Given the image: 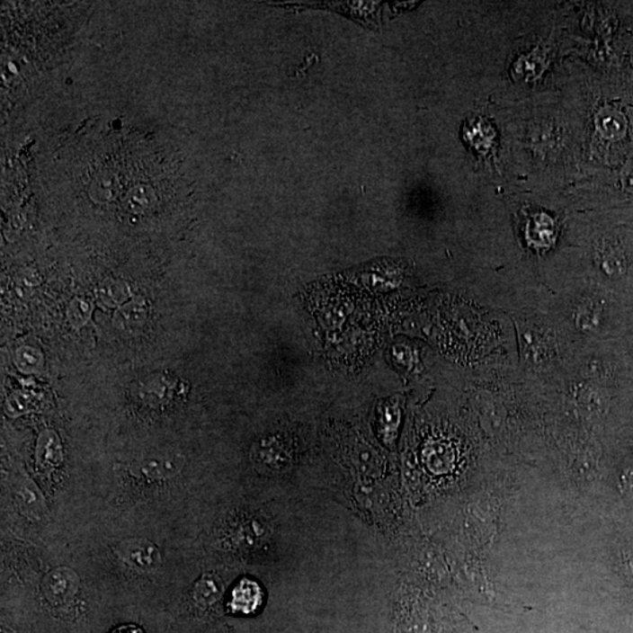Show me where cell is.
I'll return each mask as SVG.
<instances>
[{
    "mask_svg": "<svg viewBox=\"0 0 633 633\" xmlns=\"http://www.w3.org/2000/svg\"><path fill=\"white\" fill-rule=\"evenodd\" d=\"M111 633H144V631H142L140 627H137V625L129 624L121 625V627L115 629Z\"/></svg>",
    "mask_w": 633,
    "mask_h": 633,
    "instance_id": "5bb4252c",
    "label": "cell"
},
{
    "mask_svg": "<svg viewBox=\"0 0 633 633\" xmlns=\"http://www.w3.org/2000/svg\"><path fill=\"white\" fill-rule=\"evenodd\" d=\"M38 403L37 397L29 392H15L6 401L7 415L18 416L32 411Z\"/></svg>",
    "mask_w": 633,
    "mask_h": 633,
    "instance_id": "30bf717a",
    "label": "cell"
},
{
    "mask_svg": "<svg viewBox=\"0 0 633 633\" xmlns=\"http://www.w3.org/2000/svg\"><path fill=\"white\" fill-rule=\"evenodd\" d=\"M600 312L593 305H582L577 312V324L581 329L593 330L600 324Z\"/></svg>",
    "mask_w": 633,
    "mask_h": 633,
    "instance_id": "7c38bea8",
    "label": "cell"
},
{
    "mask_svg": "<svg viewBox=\"0 0 633 633\" xmlns=\"http://www.w3.org/2000/svg\"><path fill=\"white\" fill-rule=\"evenodd\" d=\"M223 586L215 575L206 574L200 578L192 590V597L201 607H211L222 596Z\"/></svg>",
    "mask_w": 633,
    "mask_h": 633,
    "instance_id": "52a82bcc",
    "label": "cell"
},
{
    "mask_svg": "<svg viewBox=\"0 0 633 633\" xmlns=\"http://www.w3.org/2000/svg\"><path fill=\"white\" fill-rule=\"evenodd\" d=\"M119 561L135 571L149 573L161 566V553L156 544L141 539H130L115 547Z\"/></svg>",
    "mask_w": 633,
    "mask_h": 633,
    "instance_id": "6da1fadb",
    "label": "cell"
},
{
    "mask_svg": "<svg viewBox=\"0 0 633 633\" xmlns=\"http://www.w3.org/2000/svg\"><path fill=\"white\" fill-rule=\"evenodd\" d=\"M79 588V578L67 567H58L46 575L42 581V593L49 603L61 605L76 596Z\"/></svg>",
    "mask_w": 633,
    "mask_h": 633,
    "instance_id": "7a4b0ae2",
    "label": "cell"
},
{
    "mask_svg": "<svg viewBox=\"0 0 633 633\" xmlns=\"http://www.w3.org/2000/svg\"><path fill=\"white\" fill-rule=\"evenodd\" d=\"M92 304L84 299H75L69 304L67 316L69 323L75 329L86 325L92 315Z\"/></svg>",
    "mask_w": 633,
    "mask_h": 633,
    "instance_id": "8fae6325",
    "label": "cell"
},
{
    "mask_svg": "<svg viewBox=\"0 0 633 633\" xmlns=\"http://www.w3.org/2000/svg\"><path fill=\"white\" fill-rule=\"evenodd\" d=\"M148 307L145 299H135L123 304L115 312L113 324L115 329L125 334H135L145 325Z\"/></svg>",
    "mask_w": 633,
    "mask_h": 633,
    "instance_id": "5b68a950",
    "label": "cell"
},
{
    "mask_svg": "<svg viewBox=\"0 0 633 633\" xmlns=\"http://www.w3.org/2000/svg\"><path fill=\"white\" fill-rule=\"evenodd\" d=\"M37 462L41 468H52L63 461V449L59 436L51 430L44 431L38 439Z\"/></svg>",
    "mask_w": 633,
    "mask_h": 633,
    "instance_id": "8992f818",
    "label": "cell"
},
{
    "mask_svg": "<svg viewBox=\"0 0 633 633\" xmlns=\"http://www.w3.org/2000/svg\"><path fill=\"white\" fill-rule=\"evenodd\" d=\"M132 292L126 281L107 280L99 287V297L107 307H122L129 300Z\"/></svg>",
    "mask_w": 633,
    "mask_h": 633,
    "instance_id": "ba28073f",
    "label": "cell"
},
{
    "mask_svg": "<svg viewBox=\"0 0 633 633\" xmlns=\"http://www.w3.org/2000/svg\"><path fill=\"white\" fill-rule=\"evenodd\" d=\"M183 458L176 454L156 455L133 467V473L146 481H162L175 477L183 467Z\"/></svg>",
    "mask_w": 633,
    "mask_h": 633,
    "instance_id": "3957f363",
    "label": "cell"
},
{
    "mask_svg": "<svg viewBox=\"0 0 633 633\" xmlns=\"http://www.w3.org/2000/svg\"><path fill=\"white\" fill-rule=\"evenodd\" d=\"M397 418V413L391 406L383 408V419H380L381 427L386 431V435L389 436V430H395V420Z\"/></svg>",
    "mask_w": 633,
    "mask_h": 633,
    "instance_id": "4fadbf2b",
    "label": "cell"
},
{
    "mask_svg": "<svg viewBox=\"0 0 633 633\" xmlns=\"http://www.w3.org/2000/svg\"><path fill=\"white\" fill-rule=\"evenodd\" d=\"M14 361L22 373L30 374L38 372L42 368L44 357L36 347L25 345L17 350Z\"/></svg>",
    "mask_w": 633,
    "mask_h": 633,
    "instance_id": "9c48e42d",
    "label": "cell"
},
{
    "mask_svg": "<svg viewBox=\"0 0 633 633\" xmlns=\"http://www.w3.org/2000/svg\"><path fill=\"white\" fill-rule=\"evenodd\" d=\"M263 590L256 581L243 578L231 590L229 609L235 613L251 615L263 603Z\"/></svg>",
    "mask_w": 633,
    "mask_h": 633,
    "instance_id": "277c9868",
    "label": "cell"
}]
</instances>
